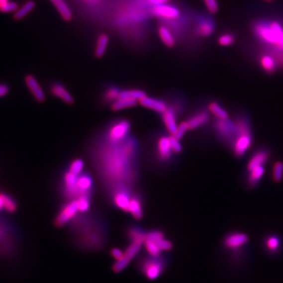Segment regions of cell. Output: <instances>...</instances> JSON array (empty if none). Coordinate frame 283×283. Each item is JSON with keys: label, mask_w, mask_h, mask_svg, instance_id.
<instances>
[{"label": "cell", "mask_w": 283, "mask_h": 283, "mask_svg": "<svg viewBox=\"0 0 283 283\" xmlns=\"http://www.w3.org/2000/svg\"><path fill=\"white\" fill-rule=\"evenodd\" d=\"M130 200H131V197H129V195L125 191H122V190L116 192L113 197L115 205L125 212H128Z\"/></svg>", "instance_id": "23"}, {"label": "cell", "mask_w": 283, "mask_h": 283, "mask_svg": "<svg viewBox=\"0 0 283 283\" xmlns=\"http://www.w3.org/2000/svg\"><path fill=\"white\" fill-rule=\"evenodd\" d=\"M177 112L175 107H168L167 109L162 113V118L165 128L171 135H174L178 127L177 123Z\"/></svg>", "instance_id": "11"}, {"label": "cell", "mask_w": 283, "mask_h": 283, "mask_svg": "<svg viewBox=\"0 0 283 283\" xmlns=\"http://www.w3.org/2000/svg\"><path fill=\"white\" fill-rule=\"evenodd\" d=\"M235 37L231 33H224L218 38V43L223 47L232 45L235 43Z\"/></svg>", "instance_id": "38"}, {"label": "cell", "mask_w": 283, "mask_h": 283, "mask_svg": "<svg viewBox=\"0 0 283 283\" xmlns=\"http://www.w3.org/2000/svg\"><path fill=\"white\" fill-rule=\"evenodd\" d=\"M84 162L81 159H76L72 162L70 166V172L74 173V174L79 176L84 169Z\"/></svg>", "instance_id": "39"}, {"label": "cell", "mask_w": 283, "mask_h": 283, "mask_svg": "<svg viewBox=\"0 0 283 283\" xmlns=\"http://www.w3.org/2000/svg\"><path fill=\"white\" fill-rule=\"evenodd\" d=\"M157 244H158V247L160 248V250H162V252L169 251L173 248V244L165 238L160 240L159 242H157Z\"/></svg>", "instance_id": "45"}, {"label": "cell", "mask_w": 283, "mask_h": 283, "mask_svg": "<svg viewBox=\"0 0 283 283\" xmlns=\"http://www.w3.org/2000/svg\"><path fill=\"white\" fill-rule=\"evenodd\" d=\"M77 208L81 212H85L90 208V199L89 193H81L76 199Z\"/></svg>", "instance_id": "34"}, {"label": "cell", "mask_w": 283, "mask_h": 283, "mask_svg": "<svg viewBox=\"0 0 283 283\" xmlns=\"http://www.w3.org/2000/svg\"><path fill=\"white\" fill-rule=\"evenodd\" d=\"M9 2H10L9 0H0V9L6 6Z\"/></svg>", "instance_id": "49"}, {"label": "cell", "mask_w": 283, "mask_h": 283, "mask_svg": "<svg viewBox=\"0 0 283 283\" xmlns=\"http://www.w3.org/2000/svg\"><path fill=\"white\" fill-rule=\"evenodd\" d=\"M208 120H209L208 112L201 110L193 114L191 117H189L187 123H188L189 130H193L207 124Z\"/></svg>", "instance_id": "15"}, {"label": "cell", "mask_w": 283, "mask_h": 283, "mask_svg": "<svg viewBox=\"0 0 283 283\" xmlns=\"http://www.w3.org/2000/svg\"><path fill=\"white\" fill-rule=\"evenodd\" d=\"M165 238L163 233L160 231H150L149 233H146V239L147 240L152 241V242H159Z\"/></svg>", "instance_id": "42"}, {"label": "cell", "mask_w": 283, "mask_h": 283, "mask_svg": "<svg viewBox=\"0 0 283 283\" xmlns=\"http://www.w3.org/2000/svg\"><path fill=\"white\" fill-rule=\"evenodd\" d=\"M283 177V163L282 162H276L273 166L272 171V180L274 182L280 183Z\"/></svg>", "instance_id": "36"}, {"label": "cell", "mask_w": 283, "mask_h": 283, "mask_svg": "<svg viewBox=\"0 0 283 283\" xmlns=\"http://www.w3.org/2000/svg\"><path fill=\"white\" fill-rule=\"evenodd\" d=\"M158 35L162 43L166 47H173L176 45V39H175L173 34L172 33L169 28L165 25H161L158 28Z\"/></svg>", "instance_id": "20"}, {"label": "cell", "mask_w": 283, "mask_h": 283, "mask_svg": "<svg viewBox=\"0 0 283 283\" xmlns=\"http://www.w3.org/2000/svg\"><path fill=\"white\" fill-rule=\"evenodd\" d=\"M128 236L131 242H141L144 243L146 239V233L137 227L128 229Z\"/></svg>", "instance_id": "31"}, {"label": "cell", "mask_w": 283, "mask_h": 283, "mask_svg": "<svg viewBox=\"0 0 283 283\" xmlns=\"http://www.w3.org/2000/svg\"><path fill=\"white\" fill-rule=\"evenodd\" d=\"M143 244H144L143 242H131L130 246L127 248V250L124 252V258L128 260L130 262L132 258L137 255Z\"/></svg>", "instance_id": "33"}, {"label": "cell", "mask_w": 283, "mask_h": 283, "mask_svg": "<svg viewBox=\"0 0 283 283\" xmlns=\"http://www.w3.org/2000/svg\"><path fill=\"white\" fill-rule=\"evenodd\" d=\"M144 245L146 252L148 253L149 255L154 257H161L162 250H160L158 244L156 243V242L146 239Z\"/></svg>", "instance_id": "35"}, {"label": "cell", "mask_w": 283, "mask_h": 283, "mask_svg": "<svg viewBox=\"0 0 283 283\" xmlns=\"http://www.w3.org/2000/svg\"><path fill=\"white\" fill-rule=\"evenodd\" d=\"M269 157H270V152L267 149H260L257 150L252 155L251 158L248 162L247 166H246L248 172H250L260 166H263V165L268 162Z\"/></svg>", "instance_id": "9"}, {"label": "cell", "mask_w": 283, "mask_h": 283, "mask_svg": "<svg viewBox=\"0 0 283 283\" xmlns=\"http://www.w3.org/2000/svg\"><path fill=\"white\" fill-rule=\"evenodd\" d=\"M146 1L151 4L152 6L160 5V4L168 3L169 2V0H146Z\"/></svg>", "instance_id": "48"}, {"label": "cell", "mask_w": 283, "mask_h": 283, "mask_svg": "<svg viewBox=\"0 0 283 283\" xmlns=\"http://www.w3.org/2000/svg\"><path fill=\"white\" fill-rule=\"evenodd\" d=\"M120 92V91L116 88H110L105 92V94H104V98L108 102L113 103V101L118 99Z\"/></svg>", "instance_id": "37"}, {"label": "cell", "mask_w": 283, "mask_h": 283, "mask_svg": "<svg viewBox=\"0 0 283 283\" xmlns=\"http://www.w3.org/2000/svg\"><path fill=\"white\" fill-rule=\"evenodd\" d=\"M266 246L268 250L276 252L280 247V239L276 236H270L267 238Z\"/></svg>", "instance_id": "40"}, {"label": "cell", "mask_w": 283, "mask_h": 283, "mask_svg": "<svg viewBox=\"0 0 283 283\" xmlns=\"http://www.w3.org/2000/svg\"><path fill=\"white\" fill-rule=\"evenodd\" d=\"M9 92V87L6 84H0V97L7 95Z\"/></svg>", "instance_id": "47"}, {"label": "cell", "mask_w": 283, "mask_h": 283, "mask_svg": "<svg viewBox=\"0 0 283 283\" xmlns=\"http://www.w3.org/2000/svg\"><path fill=\"white\" fill-rule=\"evenodd\" d=\"M265 1H267V2H272V0H265Z\"/></svg>", "instance_id": "50"}, {"label": "cell", "mask_w": 283, "mask_h": 283, "mask_svg": "<svg viewBox=\"0 0 283 283\" xmlns=\"http://www.w3.org/2000/svg\"><path fill=\"white\" fill-rule=\"evenodd\" d=\"M92 179L88 175L78 176L77 179V188L79 189L80 194L81 193H89L92 187Z\"/></svg>", "instance_id": "26"}, {"label": "cell", "mask_w": 283, "mask_h": 283, "mask_svg": "<svg viewBox=\"0 0 283 283\" xmlns=\"http://www.w3.org/2000/svg\"><path fill=\"white\" fill-rule=\"evenodd\" d=\"M146 95V93L141 90H124L120 91L119 98H130V99L139 101Z\"/></svg>", "instance_id": "32"}, {"label": "cell", "mask_w": 283, "mask_h": 283, "mask_svg": "<svg viewBox=\"0 0 283 283\" xmlns=\"http://www.w3.org/2000/svg\"><path fill=\"white\" fill-rule=\"evenodd\" d=\"M214 30H215V24L212 19H201L197 23L196 31L199 36L208 37L213 33Z\"/></svg>", "instance_id": "17"}, {"label": "cell", "mask_w": 283, "mask_h": 283, "mask_svg": "<svg viewBox=\"0 0 283 283\" xmlns=\"http://www.w3.org/2000/svg\"><path fill=\"white\" fill-rule=\"evenodd\" d=\"M110 253L112 257L115 258L116 261L122 259L124 256V252H122L120 249H117V248H114V249L111 250Z\"/></svg>", "instance_id": "46"}, {"label": "cell", "mask_w": 283, "mask_h": 283, "mask_svg": "<svg viewBox=\"0 0 283 283\" xmlns=\"http://www.w3.org/2000/svg\"><path fill=\"white\" fill-rule=\"evenodd\" d=\"M51 92L53 95L60 98L62 101H64L65 103L70 105V104H73L74 102V99H73L72 94L61 84H58V83L53 84L51 87Z\"/></svg>", "instance_id": "14"}, {"label": "cell", "mask_w": 283, "mask_h": 283, "mask_svg": "<svg viewBox=\"0 0 283 283\" xmlns=\"http://www.w3.org/2000/svg\"><path fill=\"white\" fill-rule=\"evenodd\" d=\"M139 102L145 108L152 109L160 113H163L168 108L167 104L165 103V101L156 99L154 97H147V96H145L143 98L139 100Z\"/></svg>", "instance_id": "12"}, {"label": "cell", "mask_w": 283, "mask_h": 283, "mask_svg": "<svg viewBox=\"0 0 283 283\" xmlns=\"http://www.w3.org/2000/svg\"><path fill=\"white\" fill-rule=\"evenodd\" d=\"M258 41L278 54L283 53V24L274 20H261L253 25Z\"/></svg>", "instance_id": "1"}, {"label": "cell", "mask_w": 283, "mask_h": 283, "mask_svg": "<svg viewBox=\"0 0 283 283\" xmlns=\"http://www.w3.org/2000/svg\"><path fill=\"white\" fill-rule=\"evenodd\" d=\"M153 15L167 20H174L180 15V9L177 6L169 5V3L160 4L153 6L151 9Z\"/></svg>", "instance_id": "7"}, {"label": "cell", "mask_w": 283, "mask_h": 283, "mask_svg": "<svg viewBox=\"0 0 283 283\" xmlns=\"http://www.w3.org/2000/svg\"><path fill=\"white\" fill-rule=\"evenodd\" d=\"M173 153L172 146H171L170 139L167 136H164L158 140V154L160 159L162 161H167Z\"/></svg>", "instance_id": "16"}, {"label": "cell", "mask_w": 283, "mask_h": 283, "mask_svg": "<svg viewBox=\"0 0 283 283\" xmlns=\"http://www.w3.org/2000/svg\"><path fill=\"white\" fill-rule=\"evenodd\" d=\"M188 130H189V128H188V124L187 121L182 122V123H180V124H179L178 127H177V131H176L174 135H173L177 138V139L180 140V139L184 137V135H185Z\"/></svg>", "instance_id": "41"}, {"label": "cell", "mask_w": 283, "mask_h": 283, "mask_svg": "<svg viewBox=\"0 0 283 283\" xmlns=\"http://www.w3.org/2000/svg\"><path fill=\"white\" fill-rule=\"evenodd\" d=\"M169 139H170L171 146H172L173 152H181V151H182V146L180 144V140L177 139L175 136H173V135L169 136Z\"/></svg>", "instance_id": "44"}, {"label": "cell", "mask_w": 283, "mask_h": 283, "mask_svg": "<svg viewBox=\"0 0 283 283\" xmlns=\"http://www.w3.org/2000/svg\"><path fill=\"white\" fill-rule=\"evenodd\" d=\"M79 212L77 208L76 200L66 203L62 207L60 212H58V216L55 219V224L56 227H60L66 225V223L74 218L77 212Z\"/></svg>", "instance_id": "6"}, {"label": "cell", "mask_w": 283, "mask_h": 283, "mask_svg": "<svg viewBox=\"0 0 283 283\" xmlns=\"http://www.w3.org/2000/svg\"><path fill=\"white\" fill-rule=\"evenodd\" d=\"M10 237V228L8 227L6 222L0 219V246H2V249H5L6 244L11 243Z\"/></svg>", "instance_id": "25"}, {"label": "cell", "mask_w": 283, "mask_h": 283, "mask_svg": "<svg viewBox=\"0 0 283 283\" xmlns=\"http://www.w3.org/2000/svg\"><path fill=\"white\" fill-rule=\"evenodd\" d=\"M131 214L135 219H141L143 218V206L140 200L138 197H131L129 205H128V212Z\"/></svg>", "instance_id": "21"}, {"label": "cell", "mask_w": 283, "mask_h": 283, "mask_svg": "<svg viewBox=\"0 0 283 283\" xmlns=\"http://www.w3.org/2000/svg\"><path fill=\"white\" fill-rule=\"evenodd\" d=\"M248 242V236L243 233H232L226 237L224 245L226 247L235 250L243 246Z\"/></svg>", "instance_id": "13"}, {"label": "cell", "mask_w": 283, "mask_h": 283, "mask_svg": "<svg viewBox=\"0 0 283 283\" xmlns=\"http://www.w3.org/2000/svg\"><path fill=\"white\" fill-rule=\"evenodd\" d=\"M136 100L130 99V98H118L112 103V109L113 111L122 110V109H128L131 107L135 106L137 104Z\"/></svg>", "instance_id": "30"}, {"label": "cell", "mask_w": 283, "mask_h": 283, "mask_svg": "<svg viewBox=\"0 0 283 283\" xmlns=\"http://www.w3.org/2000/svg\"><path fill=\"white\" fill-rule=\"evenodd\" d=\"M165 263L163 257H154L149 255L141 260L139 268L149 280H155L165 270Z\"/></svg>", "instance_id": "4"}, {"label": "cell", "mask_w": 283, "mask_h": 283, "mask_svg": "<svg viewBox=\"0 0 283 283\" xmlns=\"http://www.w3.org/2000/svg\"><path fill=\"white\" fill-rule=\"evenodd\" d=\"M50 1L55 6L63 20L66 21H71L73 18V13L70 6H68V4L64 0H50Z\"/></svg>", "instance_id": "18"}, {"label": "cell", "mask_w": 283, "mask_h": 283, "mask_svg": "<svg viewBox=\"0 0 283 283\" xmlns=\"http://www.w3.org/2000/svg\"><path fill=\"white\" fill-rule=\"evenodd\" d=\"M3 202V209L9 213H14L17 209V204L15 200L8 194V193L1 192L0 193Z\"/></svg>", "instance_id": "28"}, {"label": "cell", "mask_w": 283, "mask_h": 283, "mask_svg": "<svg viewBox=\"0 0 283 283\" xmlns=\"http://www.w3.org/2000/svg\"><path fill=\"white\" fill-rule=\"evenodd\" d=\"M260 64L263 70L268 73H274L277 69V60L272 55H262L260 58Z\"/></svg>", "instance_id": "22"}, {"label": "cell", "mask_w": 283, "mask_h": 283, "mask_svg": "<svg viewBox=\"0 0 283 283\" xmlns=\"http://www.w3.org/2000/svg\"><path fill=\"white\" fill-rule=\"evenodd\" d=\"M214 131L220 141L230 146H231L238 135L235 120H231L229 118L225 120L216 118L214 121Z\"/></svg>", "instance_id": "3"}, {"label": "cell", "mask_w": 283, "mask_h": 283, "mask_svg": "<svg viewBox=\"0 0 283 283\" xmlns=\"http://www.w3.org/2000/svg\"><path fill=\"white\" fill-rule=\"evenodd\" d=\"M77 179H78V176L71 173L70 171L65 174V192L69 197H77L80 195L79 189L77 188Z\"/></svg>", "instance_id": "10"}, {"label": "cell", "mask_w": 283, "mask_h": 283, "mask_svg": "<svg viewBox=\"0 0 283 283\" xmlns=\"http://www.w3.org/2000/svg\"><path fill=\"white\" fill-rule=\"evenodd\" d=\"M208 108L209 112L216 116V119L225 120V119L229 118L228 113L216 101L210 102L209 105H208Z\"/></svg>", "instance_id": "29"}, {"label": "cell", "mask_w": 283, "mask_h": 283, "mask_svg": "<svg viewBox=\"0 0 283 283\" xmlns=\"http://www.w3.org/2000/svg\"><path fill=\"white\" fill-rule=\"evenodd\" d=\"M109 36L105 33L100 34L96 40L95 49H94V55L96 58H101L105 55L107 47L109 44Z\"/></svg>", "instance_id": "19"}, {"label": "cell", "mask_w": 283, "mask_h": 283, "mask_svg": "<svg viewBox=\"0 0 283 283\" xmlns=\"http://www.w3.org/2000/svg\"><path fill=\"white\" fill-rule=\"evenodd\" d=\"M130 123L128 120H123L117 121L111 126L108 133L107 139L110 143H120L122 140L126 139L129 133Z\"/></svg>", "instance_id": "5"}, {"label": "cell", "mask_w": 283, "mask_h": 283, "mask_svg": "<svg viewBox=\"0 0 283 283\" xmlns=\"http://www.w3.org/2000/svg\"><path fill=\"white\" fill-rule=\"evenodd\" d=\"M35 6H36V2H34L33 0H28V2H25L20 9L18 8L17 11L13 14V18L17 21L21 20L25 16L28 15L31 11H32Z\"/></svg>", "instance_id": "27"}, {"label": "cell", "mask_w": 283, "mask_h": 283, "mask_svg": "<svg viewBox=\"0 0 283 283\" xmlns=\"http://www.w3.org/2000/svg\"><path fill=\"white\" fill-rule=\"evenodd\" d=\"M249 176H248L247 183L248 185L250 188H254L257 187L261 181V178L265 174V169L263 166L256 168L253 170L249 172Z\"/></svg>", "instance_id": "24"}, {"label": "cell", "mask_w": 283, "mask_h": 283, "mask_svg": "<svg viewBox=\"0 0 283 283\" xmlns=\"http://www.w3.org/2000/svg\"><path fill=\"white\" fill-rule=\"evenodd\" d=\"M235 120L238 128V135L231 147L235 157L241 158L251 148L253 133L251 124L246 116H238Z\"/></svg>", "instance_id": "2"}, {"label": "cell", "mask_w": 283, "mask_h": 283, "mask_svg": "<svg viewBox=\"0 0 283 283\" xmlns=\"http://www.w3.org/2000/svg\"><path fill=\"white\" fill-rule=\"evenodd\" d=\"M24 82L28 90L30 91L34 98L38 102H43L45 101V94L42 89L41 86L38 82L37 80L32 75H27L24 77Z\"/></svg>", "instance_id": "8"}, {"label": "cell", "mask_w": 283, "mask_h": 283, "mask_svg": "<svg viewBox=\"0 0 283 283\" xmlns=\"http://www.w3.org/2000/svg\"><path fill=\"white\" fill-rule=\"evenodd\" d=\"M204 4L209 13H216L219 9V5L216 0H204Z\"/></svg>", "instance_id": "43"}]
</instances>
